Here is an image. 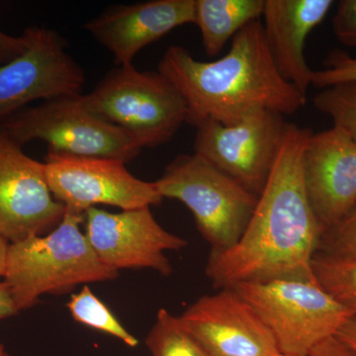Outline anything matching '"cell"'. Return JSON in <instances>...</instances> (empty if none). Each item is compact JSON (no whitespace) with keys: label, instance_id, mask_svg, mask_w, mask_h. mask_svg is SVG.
Listing matches in <instances>:
<instances>
[{"label":"cell","instance_id":"obj_1","mask_svg":"<svg viewBox=\"0 0 356 356\" xmlns=\"http://www.w3.org/2000/svg\"><path fill=\"white\" fill-rule=\"evenodd\" d=\"M313 131L287 123L282 145L245 233L229 250H211L206 276L218 289L273 280H316L314 255L324 235L302 170Z\"/></svg>","mask_w":356,"mask_h":356},{"label":"cell","instance_id":"obj_2","mask_svg":"<svg viewBox=\"0 0 356 356\" xmlns=\"http://www.w3.org/2000/svg\"><path fill=\"white\" fill-rule=\"evenodd\" d=\"M158 72L184 98L186 123L194 127L207 119L233 125L259 110L291 116L306 105L307 95L280 76L261 20L243 27L228 53L212 62L196 60L184 47H168Z\"/></svg>","mask_w":356,"mask_h":356},{"label":"cell","instance_id":"obj_3","mask_svg":"<svg viewBox=\"0 0 356 356\" xmlns=\"http://www.w3.org/2000/svg\"><path fill=\"white\" fill-rule=\"evenodd\" d=\"M83 221L84 214L67 209L50 233L9 245L3 277L18 312L36 305L42 295L116 280L118 271L102 264L81 231Z\"/></svg>","mask_w":356,"mask_h":356},{"label":"cell","instance_id":"obj_4","mask_svg":"<svg viewBox=\"0 0 356 356\" xmlns=\"http://www.w3.org/2000/svg\"><path fill=\"white\" fill-rule=\"evenodd\" d=\"M233 288L266 325L281 355H308L355 316L317 281L283 278Z\"/></svg>","mask_w":356,"mask_h":356},{"label":"cell","instance_id":"obj_5","mask_svg":"<svg viewBox=\"0 0 356 356\" xmlns=\"http://www.w3.org/2000/svg\"><path fill=\"white\" fill-rule=\"evenodd\" d=\"M83 102L143 149L170 142L187 120L186 104L177 88L159 72H140L133 65L110 70L83 95Z\"/></svg>","mask_w":356,"mask_h":356},{"label":"cell","instance_id":"obj_6","mask_svg":"<svg viewBox=\"0 0 356 356\" xmlns=\"http://www.w3.org/2000/svg\"><path fill=\"white\" fill-rule=\"evenodd\" d=\"M159 195L184 204L211 250L242 238L259 197L197 154H179L154 181Z\"/></svg>","mask_w":356,"mask_h":356},{"label":"cell","instance_id":"obj_7","mask_svg":"<svg viewBox=\"0 0 356 356\" xmlns=\"http://www.w3.org/2000/svg\"><path fill=\"white\" fill-rule=\"evenodd\" d=\"M0 130L20 146L43 140L54 153L125 163L143 149L130 134L90 111L83 102V93L21 110L0 123Z\"/></svg>","mask_w":356,"mask_h":356},{"label":"cell","instance_id":"obj_8","mask_svg":"<svg viewBox=\"0 0 356 356\" xmlns=\"http://www.w3.org/2000/svg\"><path fill=\"white\" fill-rule=\"evenodd\" d=\"M284 116L259 110L233 125L207 120L196 126L194 153L259 197L280 154Z\"/></svg>","mask_w":356,"mask_h":356},{"label":"cell","instance_id":"obj_9","mask_svg":"<svg viewBox=\"0 0 356 356\" xmlns=\"http://www.w3.org/2000/svg\"><path fill=\"white\" fill-rule=\"evenodd\" d=\"M28 47L0 65V123L36 100L81 95L86 74L67 53L64 38L50 28L25 30Z\"/></svg>","mask_w":356,"mask_h":356},{"label":"cell","instance_id":"obj_10","mask_svg":"<svg viewBox=\"0 0 356 356\" xmlns=\"http://www.w3.org/2000/svg\"><path fill=\"white\" fill-rule=\"evenodd\" d=\"M44 163L54 197L67 210L84 214L97 205L139 209L159 205L163 200L154 182L134 177L118 159L49 151Z\"/></svg>","mask_w":356,"mask_h":356},{"label":"cell","instance_id":"obj_11","mask_svg":"<svg viewBox=\"0 0 356 356\" xmlns=\"http://www.w3.org/2000/svg\"><path fill=\"white\" fill-rule=\"evenodd\" d=\"M67 208L54 197L44 163L0 130V236L9 243L57 228Z\"/></svg>","mask_w":356,"mask_h":356},{"label":"cell","instance_id":"obj_12","mask_svg":"<svg viewBox=\"0 0 356 356\" xmlns=\"http://www.w3.org/2000/svg\"><path fill=\"white\" fill-rule=\"evenodd\" d=\"M86 235L102 264L120 269H152L163 276L172 273L168 250H180L188 242L166 231L151 207L111 213L90 208L84 213Z\"/></svg>","mask_w":356,"mask_h":356},{"label":"cell","instance_id":"obj_13","mask_svg":"<svg viewBox=\"0 0 356 356\" xmlns=\"http://www.w3.org/2000/svg\"><path fill=\"white\" fill-rule=\"evenodd\" d=\"M185 331L210 356H273V334L234 288L205 295L177 316Z\"/></svg>","mask_w":356,"mask_h":356},{"label":"cell","instance_id":"obj_14","mask_svg":"<svg viewBox=\"0 0 356 356\" xmlns=\"http://www.w3.org/2000/svg\"><path fill=\"white\" fill-rule=\"evenodd\" d=\"M309 203L324 234L356 205V143L339 128L313 133L302 156Z\"/></svg>","mask_w":356,"mask_h":356},{"label":"cell","instance_id":"obj_15","mask_svg":"<svg viewBox=\"0 0 356 356\" xmlns=\"http://www.w3.org/2000/svg\"><path fill=\"white\" fill-rule=\"evenodd\" d=\"M195 4L196 0H152L112 6L84 28L113 55L117 67H124L172 30L194 24Z\"/></svg>","mask_w":356,"mask_h":356},{"label":"cell","instance_id":"obj_16","mask_svg":"<svg viewBox=\"0 0 356 356\" xmlns=\"http://www.w3.org/2000/svg\"><path fill=\"white\" fill-rule=\"evenodd\" d=\"M332 4V0H264L262 25L274 64L280 76L305 95L313 74L304 55L306 40Z\"/></svg>","mask_w":356,"mask_h":356},{"label":"cell","instance_id":"obj_17","mask_svg":"<svg viewBox=\"0 0 356 356\" xmlns=\"http://www.w3.org/2000/svg\"><path fill=\"white\" fill-rule=\"evenodd\" d=\"M264 0H196L195 22L204 50L215 57L243 27L261 20Z\"/></svg>","mask_w":356,"mask_h":356},{"label":"cell","instance_id":"obj_18","mask_svg":"<svg viewBox=\"0 0 356 356\" xmlns=\"http://www.w3.org/2000/svg\"><path fill=\"white\" fill-rule=\"evenodd\" d=\"M312 269L320 286L356 316V257L317 252Z\"/></svg>","mask_w":356,"mask_h":356},{"label":"cell","instance_id":"obj_19","mask_svg":"<svg viewBox=\"0 0 356 356\" xmlns=\"http://www.w3.org/2000/svg\"><path fill=\"white\" fill-rule=\"evenodd\" d=\"M70 315L79 324L116 337L129 348H136L139 341L127 331L108 306L86 285L74 294L67 304Z\"/></svg>","mask_w":356,"mask_h":356},{"label":"cell","instance_id":"obj_20","mask_svg":"<svg viewBox=\"0 0 356 356\" xmlns=\"http://www.w3.org/2000/svg\"><path fill=\"white\" fill-rule=\"evenodd\" d=\"M152 356H210L166 309L156 314V322L146 337Z\"/></svg>","mask_w":356,"mask_h":356},{"label":"cell","instance_id":"obj_21","mask_svg":"<svg viewBox=\"0 0 356 356\" xmlns=\"http://www.w3.org/2000/svg\"><path fill=\"white\" fill-rule=\"evenodd\" d=\"M314 105L356 143V81L324 88L314 98Z\"/></svg>","mask_w":356,"mask_h":356},{"label":"cell","instance_id":"obj_22","mask_svg":"<svg viewBox=\"0 0 356 356\" xmlns=\"http://www.w3.org/2000/svg\"><path fill=\"white\" fill-rule=\"evenodd\" d=\"M325 69L313 70L312 86L327 88L337 84L356 81V58L343 51L334 50L325 58Z\"/></svg>","mask_w":356,"mask_h":356},{"label":"cell","instance_id":"obj_23","mask_svg":"<svg viewBox=\"0 0 356 356\" xmlns=\"http://www.w3.org/2000/svg\"><path fill=\"white\" fill-rule=\"evenodd\" d=\"M318 252L356 257V205L337 227L325 232Z\"/></svg>","mask_w":356,"mask_h":356},{"label":"cell","instance_id":"obj_24","mask_svg":"<svg viewBox=\"0 0 356 356\" xmlns=\"http://www.w3.org/2000/svg\"><path fill=\"white\" fill-rule=\"evenodd\" d=\"M332 31L344 46L356 48V0H341L332 19Z\"/></svg>","mask_w":356,"mask_h":356},{"label":"cell","instance_id":"obj_25","mask_svg":"<svg viewBox=\"0 0 356 356\" xmlns=\"http://www.w3.org/2000/svg\"><path fill=\"white\" fill-rule=\"evenodd\" d=\"M27 47L28 37L25 32L21 36H11L0 30V65L19 57Z\"/></svg>","mask_w":356,"mask_h":356},{"label":"cell","instance_id":"obj_26","mask_svg":"<svg viewBox=\"0 0 356 356\" xmlns=\"http://www.w3.org/2000/svg\"><path fill=\"white\" fill-rule=\"evenodd\" d=\"M273 356H356V353L348 348L343 341H339L337 337H334L318 344L308 355H285L277 353Z\"/></svg>","mask_w":356,"mask_h":356},{"label":"cell","instance_id":"obj_27","mask_svg":"<svg viewBox=\"0 0 356 356\" xmlns=\"http://www.w3.org/2000/svg\"><path fill=\"white\" fill-rule=\"evenodd\" d=\"M17 313L10 289L6 281H2L0 282V320L11 317Z\"/></svg>","mask_w":356,"mask_h":356},{"label":"cell","instance_id":"obj_28","mask_svg":"<svg viewBox=\"0 0 356 356\" xmlns=\"http://www.w3.org/2000/svg\"><path fill=\"white\" fill-rule=\"evenodd\" d=\"M336 337L339 341H343L348 348H350L353 353H356V316H353V317L339 330Z\"/></svg>","mask_w":356,"mask_h":356},{"label":"cell","instance_id":"obj_29","mask_svg":"<svg viewBox=\"0 0 356 356\" xmlns=\"http://www.w3.org/2000/svg\"><path fill=\"white\" fill-rule=\"evenodd\" d=\"M9 243L6 238L0 236V277H3L6 273L7 254H8Z\"/></svg>","mask_w":356,"mask_h":356},{"label":"cell","instance_id":"obj_30","mask_svg":"<svg viewBox=\"0 0 356 356\" xmlns=\"http://www.w3.org/2000/svg\"><path fill=\"white\" fill-rule=\"evenodd\" d=\"M0 356H10V355L7 353L3 344L1 343H0Z\"/></svg>","mask_w":356,"mask_h":356}]
</instances>
